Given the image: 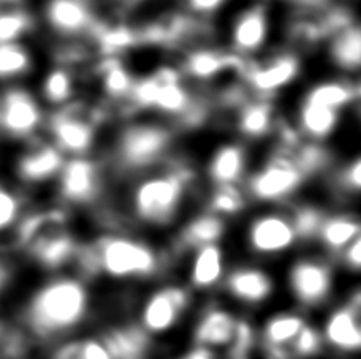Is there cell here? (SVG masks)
<instances>
[{
  "label": "cell",
  "mask_w": 361,
  "mask_h": 359,
  "mask_svg": "<svg viewBox=\"0 0 361 359\" xmlns=\"http://www.w3.org/2000/svg\"><path fill=\"white\" fill-rule=\"evenodd\" d=\"M169 261V252L145 236L105 232L92 239H81L72 269L89 284L95 279L141 284L159 279Z\"/></svg>",
  "instance_id": "6da1fadb"
},
{
  "label": "cell",
  "mask_w": 361,
  "mask_h": 359,
  "mask_svg": "<svg viewBox=\"0 0 361 359\" xmlns=\"http://www.w3.org/2000/svg\"><path fill=\"white\" fill-rule=\"evenodd\" d=\"M171 158L159 168L132 179L127 187L128 215L135 225L147 232L176 228L184 219L195 185V171L189 163Z\"/></svg>",
  "instance_id": "7a4b0ae2"
},
{
  "label": "cell",
  "mask_w": 361,
  "mask_h": 359,
  "mask_svg": "<svg viewBox=\"0 0 361 359\" xmlns=\"http://www.w3.org/2000/svg\"><path fill=\"white\" fill-rule=\"evenodd\" d=\"M90 304L89 282L68 271L53 274L32 291L24 322L32 334L48 341L78 328L87 318Z\"/></svg>",
  "instance_id": "3957f363"
},
{
  "label": "cell",
  "mask_w": 361,
  "mask_h": 359,
  "mask_svg": "<svg viewBox=\"0 0 361 359\" xmlns=\"http://www.w3.org/2000/svg\"><path fill=\"white\" fill-rule=\"evenodd\" d=\"M178 141L175 125L152 116H132L113 134L103 163L113 176L132 179L164 165L173 157Z\"/></svg>",
  "instance_id": "277c9868"
},
{
  "label": "cell",
  "mask_w": 361,
  "mask_h": 359,
  "mask_svg": "<svg viewBox=\"0 0 361 359\" xmlns=\"http://www.w3.org/2000/svg\"><path fill=\"white\" fill-rule=\"evenodd\" d=\"M178 63H160L146 75H137L126 101L128 116H152L179 127L200 103Z\"/></svg>",
  "instance_id": "5b68a950"
},
{
  "label": "cell",
  "mask_w": 361,
  "mask_h": 359,
  "mask_svg": "<svg viewBox=\"0 0 361 359\" xmlns=\"http://www.w3.org/2000/svg\"><path fill=\"white\" fill-rule=\"evenodd\" d=\"M307 182L290 152L274 147L259 163L252 165L243 189L250 206L286 208L298 200Z\"/></svg>",
  "instance_id": "8992f818"
},
{
  "label": "cell",
  "mask_w": 361,
  "mask_h": 359,
  "mask_svg": "<svg viewBox=\"0 0 361 359\" xmlns=\"http://www.w3.org/2000/svg\"><path fill=\"white\" fill-rule=\"evenodd\" d=\"M339 269L319 250L302 248L286 260L283 286L300 310H314L330 303L336 293Z\"/></svg>",
  "instance_id": "52a82bcc"
},
{
  "label": "cell",
  "mask_w": 361,
  "mask_h": 359,
  "mask_svg": "<svg viewBox=\"0 0 361 359\" xmlns=\"http://www.w3.org/2000/svg\"><path fill=\"white\" fill-rule=\"evenodd\" d=\"M241 247L249 260L263 263L286 261L301 250L286 208H260L241 228Z\"/></svg>",
  "instance_id": "ba28073f"
},
{
  "label": "cell",
  "mask_w": 361,
  "mask_h": 359,
  "mask_svg": "<svg viewBox=\"0 0 361 359\" xmlns=\"http://www.w3.org/2000/svg\"><path fill=\"white\" fill-rule=\"evenodd\" d=\"M305 73V59L293 48H274L247 59L241 76L243 84L254 97L277 100L292 89Z\"/></svg>",
  "instance_id": "9c48e42d"
},
{
  "label": "cell",
  "mask_w": 361,
  "mask_h": 359,
  "mask_svg": "<svg viewBox=\"0 0 361 359\" xmlns=\"http://www.w3.org/2000/svg\"><path fill=\"white\" fill-rule=\"evenodd\" d=\"M108 168L94 156L67 157L54 181L57 201L72 213L92 208L105 194Z\"/></svg>",
  "instance_id": "30bf717a"
},
{
  "label": "cell",
  "mask_w": 361,
  "mask_h": 359,
  "mask_svg": "<svg viewBox=\"0 0 361 359\" xmlns=\"http://www.w3.org/2000/svg\"><path fill=\"white\" fill-rule=\"evenodd\" d=\"M100 122L92 110L80 108L76 100L61 110L48 111L44 133L66 157L94 156Z\"/></svg>",
  "instance_id": "8fae6325"
},
{
  "label": "cell",
  "mask_w": 361,
  "mask_h": 359,
  "mask_svg": "<svg viewBox=\"0 0 361 359\" xmlns=\"http://www.w3.org/2000/svg\"><path fill=\"white\" fill-rule=\"evenodd\" d=\"M80 242L68 219H56L38 229L23 248L38 267L53 275L72 267Z\"/></svg>",
  "instance_id": "7c38bea8"
},
{
  "label": "cell",
  "mask_w": 361,
  "mask_h": 359,
  "mask_svg": "<svg viewBox=\"0 0 361 359\" xmlns=\"http://www.w3.org/2000/svg\"><path fill=\"white\" fill-rule=\"evenodd\" d=\"M273 16L267 4L246 5L230 19L225 38L231 53L243 59H255L269 49L273 42Z\"/></svg>",
  "instance_id": "4fadbf2b"
},
{
  "label": "cell",
  "mask_w": 361,
  "mask_h": 359,
  "mask_svg": "<svg viewBox=\"0 0 361 359\" xmlns=\"http://www.w3.org/2000/svg\"><path fill=\"white\" fill-rule=\"evenodd\" d=\"M47 116L37 94L23 86L10 87L0 100V130L13 139L27 143L40 137Z\"/></svg>",
  "instance_id": "5bb4252c"
},
{
  "label": "cell",
  "mask_w": 361,
  "mask_h": 359,
  "mask_svg": "<svg viewBox=\"0 0 361 359\" xmlns=\"http://www.w3.org/2000/svg\"><path fill=\"white\" fill-rule=\"evenodd\" d=\"M221 288L231 301L255 309L276 296L279 282L268 265L246 260L228 266Z\"/></svg>",
  "instance_id": "9a60e30c"
},
{
  "label": "cell",
  "mask_w": 361,
  "mask_h": 359,
  "mask_svg": "<svg viewBox=\"0 0 361 359\" xmlns=\"http://www.w3.org/2000/svg\"><path fill=\"white\" fill-rule=\"evenodd\" d=\"M193 293L184 284L166 282L147 293L140 310V326L147 334H165L189 310Z\"/></svg>",
  "instance_id": "2e32d148"
},
{
  "label": "cell",
  "mask_w": 361,
  "mask_h": 359,
  "mask_svg": "<svg viewBox=\"0 0 361 359\" xmlns=\"http://www.w3.org/2000/svg\"><path fill=\"white\" fill-rule=\"evenodd\" d=\"M246 63L247 59L231 53L228 48L197 44L185 51L183 59L178 62V67L190 86H206L228 75L241 80Z\"/></svg>",
  "instance_id": "e0dca14e"
},
{
  "label": "cell",
  "mask_w": 361,
  "mask_h": 359,
  "mask_svg": "<svg viewBox=\"0 0 361 359\" xmlns=\"http://www.w3.org/2000/svg\"><path fill=\"white\" fill-rule=\"evenodd\" d=\"M252 165L250 146L238 138H228L212 146L203 172L209 187L243 185Z\"/></svg>",
  "instance_id": "ac0fdd59"
},
{
  "label": "cell",
  "mask_w": 361,
  "mask_h": 359,
  "mask_svg": "<svg viewBox=\"0 0 361 359\" xmlns=\"http://www.w3.org/2000/svg\"><path fill=\"white\" fill-rule=\"evenodd\" d=\"M66 156L47 137H37L25 143L15 162V172L19 181L29 187L54 184L66 162Z\"/></svg>",
  "instance_id": "d6986e66"
},
{
  "label": "cell",
  "mask_w": 361,
  "mask_h": 359,
  "mask_svg": "<svg viewBox=\"0 0 361 359\" xmlns=\"http://www.w3.org/2000/svg\"><path fill=\"white\" fill-rule=\"evenodd\" d=\"M185 286L193 293H211L222 286L225 274L231 265L224 244L198 247L184 256Z\"/></svg>",
  "instance_id": "ffe728a7"
},
{
  "label": "cell",
  "mask_w": 361,
  "mask_h": 359,
  "mask_svg": "<svg viewBox=\"0 0 361 359\" xmlns=\"http://www.w3.org/2000/svg\"><path fill=\"white\" fill-rule=\"evenodd\" d=\"M97 19L89 0H47L43 8L44 24L62 40L89 37Z\"/></svg>",
  "instance_id": "44dd1931"
},
{
  "label": "cell",
  "mask_w": 361,
  "mask_h": 359,
  "mask_svg": "<svg viewBox=\"0 0 361 359\" xmlns=\"http://www.w3.org/2000/svg\"><path fill=\"white\" fill-rule=\"evenodd\" d=\"M281 118L277 100L250 95L233 111V124L238 139L244 141L249 146L273 139Z\"/></svg>",
  "instance_id": "7402d4cb"
},
{
  "label": "cell",
  "mask_w": 361,
  "mask_h": 359,
  "mask_svg": "<svg viewBox=\"0 0 361 359\" xmlns=\"http://www.w3.org/2000/svg\"><path fill=\"white\" fill-rule=\"evenodd\" d=\"M360 312L361 291L360 286L355 285L345 303L336 306L326 315L322 331L324 341L344 353H357L361 347Z\"/></svg>",
  "instance_id": "603a6c76"
},
{
  "label": "cell",
  "mask_w": 361,
  "mask_h": 359,
  "mask_svg": "<svg viewBox=\"0 0 361 359\" xmlns=\"http://www.w3.org/2000/svg\"><path fill=\"white\" fill-rule=\"evenodd\" d=\"M228 232L230 222L202 209L179 222L175 238H173V252L183 258L185 253L198 247L209 246V244H224Z\"/></svg>",
  "instance_id": "cb8c5ba5"
},
{
  "label": "cell",
  "mask_w": 361,
  "mask_h": 359,
  "mask_svg": "<svg viewBox=\"0 0 361 359\" xmlns=\"http://www.w3.org/2000/svg\"><path fill=\"white\" fill-rule=\"evenodd\" d=\"M360 95L358 76L350 78V76L331 75L309 82L298 99L345 114L350 110H358Z\"/></svg>",
  "instance_id": "d4e9b609"
},
{
  "label": "cell",
  "mask_w": 361,
  "mask_h": 359,
  "mask_svg": "<svg viewBox=\"0 0 361 359\" xmlns=\"http://www.w3.org/2000/svg\"><path fill=\"white\" fill-rule=\"evenodd\" d=\"M344 118V113L298 99L290 120L305 141L328 144L339 133Z\"/></svg>",
  "instance_id": "484cf974"
},
{
  "label": "cell",
  "mask_w": 361,
  "mask_h": 359,
  "mask_svg": "<svg viewBox=\"0 0 361 359\" xmlns=\"http://www.w3.org/2000/svg\"><path fill=\"white\" fill-rule=\"evenodd\" d=\"M360 238L361 222L355 210H349V208L328 210L315 238L314 248L334 261L345 247Z\"/></svg>",
  "instance_id": "4316f807"
},
{
  "label": "cell",
  "mask_w": 361,
  "mask_h": 359,
  "mask_svg": "<svg viewBox=\"0 0 361 359\" xmlns=\"http://www.w3.org/2000/svg\"><path fill=\"white\" fill-rule=\"evenodd\" d=\"M326 61L338 75L358 76L361 67V29L358 21L334 32L324 43Z\"/></svg>",
  "instance_id": "83f0119b"
},
{
  "label": "cell",
  "mask_w": 361,
  "mask_h": 359,
  "mask_svg": "<svg viewBox=\"0 0 361 359\" xmlns=\"http://www.w3.org/2000/svg\"><path fill=\"white\" fill-rule=\"evenodd\" d=\"M240 317L221 304H209L197 320L193 341L206 348L230 347L236 334Z\"/></svg>",
  "instance_id": "f1b7e54d"
},
{
  "label": "cell",
  "mask_w": 361,
  "mask_h": 359,
  "mask_svg": "<svg viewBox=\"0 0 361 359\" xmlns=\"http://www.w3.org/2000/svg\"><path fill=\"white\" fill-rule=\"evenodd\" d=\"M78 95V80L72 67L54 63L43 73L38 86L37 97L48 111L61 110L76 101Z\"/></svg>",
  "instance_id": "f546056e"
},
{
  "label": "cell",
  "mask_w": 361,
  "mask_h": 359,
  "mask_svg": "<svg viewBox=\"0 0 361 359\" xmlns=\"http://www.w3.org/2000/svg\"><path fill=\"white\" fill-rule=\"evenodd\" d=\"M100 341L113 359H146L151 351L149 334L140 325L113 326Z\"/></svg>",
  "instance_id": "4dcf8cb0"
},
{
  "label": "cell",
  "mask_w": 361,
  "mask_h": 359,
  "mask_svg": "<svg viewBox=\"0 0 361 359\" xmlns=\"http://www.w3.org/2000/svg\"><path fill=\"white\" fill-rule=\"evenodd\" d=\"M97 76L105 97L114 103H124L132 92L137 75L121 57H102L97 65Z\"/></svg>",
  "instance_id": "1f68e13d"
},
{
  "label": "cell",
  "mask_w": 361,
  "mask_h": 359,
  "mask_svg": "<svg viewBox=\"0 0 361 359\" xmlns=\"http://www.w3.org/2000/svg\"><path fill=\"white\" fill-rule=\"evenodd\" d=\"M286 209L290 220H292L301 250L307 248L309 246L314 247L319 229L330 209L314 200H295L286 206Z\"/></svg>",
  "instance_id": "d6a6232c"
},
{
  "label": "cell",
  "mask_w": 361,
  "mask_h": 359,
  "mask_svg": "<svg viewBox=\"0 0 361 359\" xmlns=\"http://www.w3.org/2000/svg\"><path fill=\"white\" fill-rule=\"evenodd\" d=\"M306 323L305 313L298 309L276 312L263 323L262 344L269 347H287Z\"/></svg>",
  "instance_id": "836d02e7"
},
{
  "label": "cell",
  "mask_w": 361,
  "mask_h": 359,
  "mask_svg": "<svg viewBox=\"0 0 361 359\" xmlns=\"http://www.w3.org/2000/svg\"><path fill=\"white\" fill-rule=\"evenodd\" d=\"M249 208L250 203L243 185H224V187H209L203 209L231 222L243 217Z\"/></svg>",
  "instance_id": "e575fe53"
},
{
  "label": "cell",
  "mask_w": 361,
  "mask_h": 359,
  "mask_svg": "<svg viewBox=\"0 0 361 359\" xmlns=\"http://www.w3.org/2000/svg\"><path fill=\"white\" fill-rule=\"evenodd\" d=\"M330 177V185L334 195H339L344 201L357 200L361 189V157L355 152L339 163H334Z\"/></svg>",
  "instance_id": "d590c367"
},
{
  "label": "cell",
  "mask_w": 361,
  "mask_h": 359,
  "mask_svg": "<svg viewBox=\"0 0 361 359\" xmlns=\"http://www.w3.org/2000/svg\"><path fill=\"white\" fill-rule=\"evenodd\" d=\"M34 70V54L23 42L0 44V81L23 78Z\"/></svg>",
  "instance_id": "8d00e7d4"
},
{
  "label": "cell",
  "mask_w": 361,
  "mask_h": 359,
  "mask_svg": "<svg viewBox=\"0 0 361 359\" xmlns=\"http://www.w3.org/2000/svg\"><path fill=\"white\" fill-rule=\"evenodd\" d=\"M35 27V19L24 8L0 13V44L21 42Z\"/></svg>",
  "instance_id": "74e56055"
},
{
  "label": "cell",
  "mask_w": 361,
  "mask_h": 359,
  "mask_svg": "<svg viewBox=\"0 0 361 359\" xmlns=\"http://www.w3.org/2000/svg\"><path fill=\"white\" fill-rule=\"evenodd\" d=\"M23 196L10 185L0 182V234L16 227L23 219Z\"/></svg>",
  "instance_id": "f35d334b"
},
{
  "label": "cell",
  "mask_w": 361,
  "mask_h": 359,
  "mask_svg": "<svg viewBox=\"0 0 361 359\" xmlns=\"http://www.w3.org/2000/svg\"><path fill=\"white\" fill-rule=\"evenodd\" d=\"M322 345H324V337L322 332L315 326L306 323L302 329L298 332V336L293 339L290 344V351L295 358L307 359L320 353Z\"/></svg>",
  "instance_id": "ab89813d"
},
{
  "label": "cell",
  "mask_w": 361,
  "mask_h": 359,
  "mask_svg": "<svg viewBox=\"0 0 361 359\" xmlns=\"http://www.w3.org/2000/svg\"><path fill=\"white\" fill-rule=\"evenodd\" d=\"M255 329L250 322L246 318L238 320L236 326V334L233 342L230 345L228 359H249L250 353H252L254 345H255Z\"/></svg>",
  "instance_id": "60d3db41"
},
{
  "label": "cell",
  "mask_w": 361,
  "mask_h": 359,
  "mask_svg": "<svg viewBox=\"0 0 361 359\" xmlns=\"http://www.w3.org/2000/svg\"><path fill=\"white\" fill-rule=\"evenodd\" d=\"M227 4L228 0H183V5L189 16L200 19V21L216 16Z\"/></svg>",
  "instance_id": "b9f144b4"
},
{
  "label": "cell",
  "mask_w": 361,
  "mask_h": 359,
  "mask_svg": "<svg viewBox=\"0 0 361 359\" xmlns=\"http://www.w3.org/2000/svg\"><path fill=\"white\" fill-rule=\"evenodd\" d=\"M334 263H336L339 271L358 275L361 269V238L353 241L349 247H345L343 252L336 256Z\"/></svg>",
  "instance_id": "7bdbcfd3"
},
{
  "label": "cell",
  "mask_w": 361,
  "mask_h": 359,
  "mask_svg": "<svg viewBox=\"0 0 361 359\" xmlns=\"http://www.w3.org/2000/svg\"><path fill=\"white\" fill-rule=\"evenodd\" d=\"M80 342L82 359H113L100 339H85V341Z\"/></svg>",
  "instance_id": "ee69618b"
},
{
  "label": "cell",
  "mask_w": 361,
  "mask_h": 359,
  "mask_svg": "<svg viewBox=\"0 0 361 359\" xmlns=\"http://www.w3.org/2000/svg\"><path fill=\"white\" fill-rule=\"evenodd\" d=\"M51 359H82L81 358V342L80 341H73V342H67L61 345L57 348L53 358Z\"/></svg>",
  "instance_id": "f6af8a7d"
},
{
  "label": "cell",
  "mask_w": 361,
  "mask_h": 359,
  "mask_svg": "<svg viewBox=\"0 0 361 359\" xmlns=\"http://www.w3.org/2000/svg\"><path fill=\"white\" fill-rule=\"evenodd\" d=\"M180 359H217V358L211 348L202 347V345H195V347L187 351V353Z\"/></svg>",
  "instance_id": "bcb514c9"
},
{
  "label": "cell",
  "mask_w": 361,
  "mask_h": 359,
  "mask_svg": "<svg viewBox=\"0 0 361 359\" xmlns=\"http://www.w3.org/2000/svg\"><path fill=\"white\" fill-rule=\"evenodd\" d=\"M290 2H293L296 6H300V8L305 11L325 8V6H328V0H290Z\"/></svg>",
  "instance_id": "7dc6e473"
},
{
  "label": "cell",
  "mask_w": 361,
  "mask_h": 359,
  "mask_svg": "<svg viewBox=\"0 0 361 359\" xmlns=\"http://www.w3.org/2000/svg\"><path fill=\"white\" fill-rule=\"evenodd\" d=\"M10 267H8V265H6V263L0 258V291L4 290V288L6 286V284H8V280H10Z\"/></svg>",
  "instance_id": "c3c4849f"
},
{
  "label": "cell",
  "mask_w": 361,
  "mask_h": 359,
  "mask_svg": "<svg viewBox=\"0 0 361 359\" xmlns=\"http://www.w3.org/2000/svg\"><path fill=\"white\" fill-rule=\"evenodd\" d=\"M4 329H5V328H4V326H2V323H0V336H2V332H4Z\"/></svg>",
  "instance_id": "681fc988"
}]
</instances>
